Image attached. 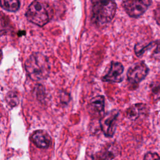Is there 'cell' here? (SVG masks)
<instances>
[{
	"label": "cell",
	"mask_w": 160,
	"mask_h": 160,
	"mask_svg": "<svg viewBox=\"0 0 160 160\" xmlns=\"http://www.w3.org/2000/svg\"><path fill=\"white\" fill-rule=\"evenodd\" d=\"M24 67L29 77L34 81L46 79L50 71L47 57L40 52L31 54L25 61Z\"/></svg>",
	"instance_id": "obj_1"
},
{
	"label": "cell",
	"mask_w": 160,
	"mask_h": 160,
	"mask_svg": "<svg viewBox=\"0 0 160 160\" xmlns=\"http://www.w3.org/2000/svg\"><path fill=\"white\" fill-rule=\"evenodd\" d=\"M91 8V21L98 26H103L113 19L116 4L112 1H92Z\"/></svg>",
	"instance_id": "obj_2"
},
{
	"label": "cell",
	"mask_w": 160,
	"mask_h": 160,
	"mask_svg": "<svg viewBox=\"0 0 160 160\" xmlns=\"http://www.w3.org/2000/svg\"><path fill=\"white\" fill-rule=\"evenodd\" d=\"M52 14V9L48 3L34 1L28 6L26 16L31 22L43 26L51 19Z\"/></svg>",
	"instance_id": "obj_3"
},
{
	"label": "cell",
	"mask_w": 160,
	"mask_h": 160,
	"mask_svg": "<svg viewBox=\"0 0 160 160\" xmlns=\"http://www.w3.org/2000/svg\"><path fill=\"white\" fill-rule=\"evenodd\" d=\"M151 3L149 0H127L122 2V6L130 17L137 18L146 12Z\"/></svg>",
	"instance_id": "obj_4"
},
{
	"label": "cell",
	"mask_w": 160,
	"mask_h": 160,
	"mask_svg": "<svg viewBox=\"0 0 160 160\" xmlns=\"http://www.w3.org/2000/svg\"><path fill=\"white\" fill-rule=\"evenodd\" d=\"M119 115V111L117 109H113L108 112L100 119L99 124L103 134L106 137H112L116 128L117 118Z\"/></svg>",
	"instance_id": "obj_5"
},
{
	"label": "cell",
	"mask_w": 160,
	"mask_h": 160,
	"mask_svg": "<svg viewBox=\"0 0 160 160\" xmlns=\"http://www.w3.org/2000/svg\"><path fill=\"white\" fill-rule=\"evenodd\" d=\"M149 69L144 62H139L129 68L127 72V79L132 85L138 84L148 75Z\"/></svg>",
	"instance_id": "obj_6"
},
{
	"label": "cell",
	"mask_w": 160,
	"mask_h": 160,
	"mask_svg": "<svg viewBox=\"0 0 160 160\" xmlns=\"http://www.w3.org/2000/svg\"><path fill=\"white\" fill-rule=\"evenodd\" d=\"M124 71V67L119 62L112 61L108 72L102 78V81L108 82H119L122 81V74Z\"/></svg>",
	"instance_id": "obj_7"
},
{
	"label": "cell",
	"mask_w": 160,
	"mask_h": 160,
	"mask_svg": "<svg viewBox=\"0 0 160 160\" xmlns=\"http://www.w3.org/2000/svg\"><path fill=\"white\" fill-rule=\"evenodd\" d=\"M31 139L36 147L41 149L48 148L51 144V137L42 130H38L34 132Z\"/></svg>",
	"instance_id": "obj_8"
},
{
	"label": "cell",
	"mask_w": 160,
	"mask_h": 160,
	"mask_svg": "<svg viewBox=\"0 0 160 160\" xmlns=\"http://www.w3.org/2000/svg\"><path fill=\"white\" fill-rule=\"evenodd\" d=\"M88 109L92 115H101L104 109V98L102 96H96L91 99Z\"/></svg>",
	"instance_id": "obj_9"
},
{
	"label": "cell",
	"mask_w": 160,
	"mask_h": 160,
	"mask_svg": "<svg viewBox=\"0 0 160 160\" xmlns=\"http://www.w3.org/2000/svg\"><path fill=\"white\" fill-rule=\"evenodd\" d=\"M117 150L114 145H110L107 148L102 149L95 155L98 160H109L113 159L117 155Z\"/></svg>",
	"instance_id": "obj_10"
},
{
	"label": "cell",
	"mask_w": 160,
	"mask_h": 160,
	"mask_svg": "<svg viewBox=\"0 0 160 160\" xmlns=\"http://www.w3.org/2000/svg\"><path fill=\"white\" fill-rule=\"evenodd\" d=\"M146 109V106L144 104H136L131 106L127 110V116L131 120H136Z\"/></svg>",
	"instance_id": "obj_11"
},
{
	"label": "cell",
	"mask_w": 160,
	"mask_h": 160,
	"mask_svg": "<svg viewBox=\"0 0 160 160\" xmlns=\"http://www.w3.org/2000/svg\"><path fill=\"white\" fill-rule=\"evenodd\" d=\"M0 6L5 10L15 12L19 9L20 2L17 0H1Z\"/></svg>",
	"instance_id": "obj_12"
},
{
	"label": "cell",
	"mask_w": 160,
	"mask_h": 160,
	"mask_svg": "<svg viewBox=\"0 0 160 160\" xmlns=\"http://www.w3.org/2000/svg\"><path fill=\"white\" fill-rule=\"evenodd\" d=\"M10 29V21L2 12H0V37L4 35Z\"/></svg>",
	"instance_id": "obj_13"
},
{
	"label": "cell",
	"mask_w": 160,
	"mask_h": 160,
	"mask_svg": "<svg viewBox=\"0 0 160 160\" xmlns=\"http://www.w3.org/2000/svg\"><path fill=\"white\" fill-rule=\"evenodd\" d=\"M7 101L9 102V104H12L13 106H14L18 102V96L16 95L14 92H9V94H8Z\"/></svg>",
	"instance_id": "obj_14"
},
{
	"label": "cell",
	"mask_w": 160,
	"mask_h": 160,
	"mask_svg": "<svg viewBox=\"0 0 160 160\" xmlns=\"http://www.w3.org/2000/svg\"><path fill=\"white\" fill-rule=\"evenodd\" d=\"M143 160H160V156L156 152H147L143 158Z\"/></svg>",
	"instance_id": "obj_15"
},
{
	"label": "cell",
	"mask_w": 160,
	"mask_h": 160,
	"mask_svg": "<svg viewBox=\"0 0 160 160\" xmlns=\"http://www.w3.org/2000/svg\"><path fill=\"white\" fill-rule=\"evenodd\" d=\"M156 48L152 53V56L156 59H160V41L155 42Z\"/></svg>",
	"instance_id": "obj_16"
},
{
	"label": "cell",
	"mask_w": 160,
	"mask_h": 160,
	"mask_svg": "<svg viewBox=\"0 0 160 160\" xmlns=\"http://www.w3.org/2000/svg\"><path fill=\"white\" fill-rule=\"evenodd\" d=\"M152 92L156 98H160V85L159 84H153L151 86Z\"/></svg>",
	"instance_id": "obj_17"
},
{
	"label": "cell",
	"mask_w": 160,
	"mask_h": 160,
	"mask_svg": "<svg viewBox=\"0 0 160 160\" xmlns=\"http://www.w3.org/2000/svg\"><path fill=\"white\" fill-rule=\"evenodd\" d=\"M154 18L158 24L160 26V7L156 8L154 11Z\"/></svg>",
	"instance_id": "obj_18"
},
{
	"label": "cell",
	"mask_w": 160,
	"mask_h": 160,
	"mask_svg": "<svg viewBox=\"0 0 160 160\" xmlns=\"http://www.w3.org/2000/svg\"><path fill=\"white\" fill-rule=\"evenodd\" d=\"M2 57V51H1V49H0V62H1V61Z\"/></svg>",
	"instance_id": "obj_19"
}]
</instances>
